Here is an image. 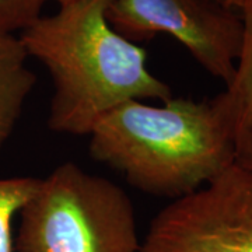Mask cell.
Segmentation results:
<instances>
[{
    "label": "cell",
    "instance_id": "9",
    "mask_svg": "<svg viewBox=\"0 0 252 252\" xmlns=\"http://www.w3.org/2000/svg\"><path fill=\"white\" fill-rule=\"evenodd\" d=\"M48 0H0V35H16L42 16Z\"/></svg>",
    "mask_w": 252,
    "mask_h": 252
},
{
    "label": "cell",
    "instance_id": "12",
    "mask_svg": "<svg viewBox=\"0 0 252 252\" xmlns=\"http://www.w3.org/2000/svg\"><path fill=\"white\" fill-rule=\"evenodd\" d=\"M55 1H58V3H59V6H61V4H64V3H69V1H72V0H55Z\"/></svg>",
    "mask_w": 252,
    "mask_h": 252
},
{
    "label": "cell",
    "instance_id": "8",
    "mask_svg": "<svg viewBox=\"0 0 252 252\" xmlns=\"http://www.w3.org/2000/svg\"><path fill=\"white\" fill-rule=\"evenodd\" d=\"M41 178H0V252H14L11 223L36 192Z\"/></svg>",
    "mask_w": 252,
    "mask_h": 252
},
{
    "label": "cell",
    "instance_id": "5",
    "mask_svg": "<svg viewBox=\"0 0 252 252\" xmlns=\"http://www.w3.org/2000/svg\"><path fill=\"white\" fill-rule=\"evenodd\" d=\"M107 20L118 34L144 42L174 36L212 76L233 81L241 51L238 11L220 0H108Z\"/></svg>",
    "mask_w": 252,
    "mask_h": 252
},
{
    "label": "cell",
    "instance_id": "3",
    "mask_svg": "<svg viewBox=\"0 0 252 252\" xmlns=\"http://www.w3.org/2000/svg\"><path fill=\"white\" fill-rule=\"evenodd\" d=\"M129 195L108 178L63 162L20 212L16 252H140Z\"/></svg>",
    "mask_w": 252,
    "mask_h": 252
},
{
    "label": "cell",
    "instance_id": "4",
    "mask_svg": "<svg viewBox=\"0 0 252 252\" xmlns=\"http://www.w3.org/2000/svg\"><path fill=\"white\" fill-rule=\"evenodd\" d=\"M140 252H252V165L237 161L161 209Z\"/></svg>",
    "mask_w": 252,
    "mask_h": 252
},
{
    "label": "cell",
    "instance_id": "10",
    "mask_svg": "<svg viewBox=\"0 0 252 252\" xmlns=\"http://www.w3.org/2000/svg\"><path fill=\"white\" fill-rule=\"evenodd\" d=\"M237 160H240V161H244V162H248V164H251L252 165V143L250 144V146H247L243 152H240V153H238V156H237Z\"/></svg>",
    "mask_w": 252,
    "mask_h": 252
},
{
    "label": "cell",
    "instance_id": "11",
    "mask_svg": "<svg viewBox=\"0 0 252 252\" xmlns=\"http://www.w3.org/2000/svg\"><path fill=\"white\" fill-rule=\"evenodd\" d=\"M220 1H223L225 6H228V7H231V9L237 10V6H238V1H240V0H220Z\"/></svg>",
    "mask_w": 252,
    "mask_h": 252
},
{
    "label": "cell",
    "instance_id": "7",
    "mask_svg": "<svg viewBox=\"0 0 252 252\" xmlns=\"http://www.w3.org/2000/svg\"><path fill=\"white\" fill-rule=\"evenodd\" d=\"M18 35H0V147L7 142L36 83Z\"/></svg>",
    "mask_w": 252,
    "mask_h": 252
},
{
    "label": "cell",
    "instance_id": "6",
    "mask_svg": "<svg viewBox=\"0 0 252 252\" xmlns=\"http://www.w3.org/2000/svg\"><path fill=\"white\" fill-rule=\"evenodd\" d=\"M237 11L243 23V39L234 79L215 99L234 133L238 154L252 143V0H240Z\"/></svg>",
    "mask_w": 252,
    "mask_h": 252
},
{
    "label": "cell",
    "instance_id": "2",
    "mask_svg": "<svg viewBox=\"0 0 252 252\" xmlns=\"http://www.w3.org/2000/svg\"><path fill=\"white\" fill-rule=\"evenodd\" d=\"M95 161L121 172L143 193L188 196L237 161V143L217 101L170 98L161 105L129 101L90 132Z\"/></svg>",
    "mask_w": 252,
    "mask_h": 252
},
{
    "label": "cell",
    "instance_id": "1",
    "mask_svg": "<svg viewBox=\"0 0 252 252\" xmlns=\"http://www.w3.org/2000/svg\"><path fill=\"white\" fill-rule=\"evenodd\" d=\"M107 6L108 0H72L18 34L28 58L52 77L54 132L89 136L125 102L172 98L170 86L149 70L146 49L111 27Z\"/></svg>",
    "mask_w": 252,
    "mask_h": 252
}]
</instances>
